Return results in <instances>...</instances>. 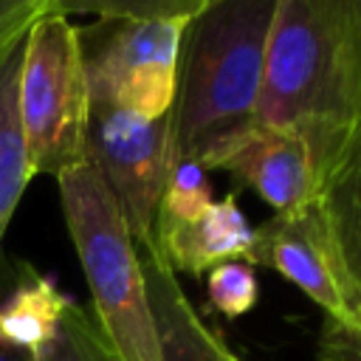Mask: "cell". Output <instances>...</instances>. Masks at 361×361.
Returning a JSON list of instances; mask_svg holds the SVG:
<instances>
[{"instance_id": "1", "label": "cell", "mask_w": 361, "mask_h": 361, "mask_svg": "<svg viewBox=\"0 0 361 361\" xmlns=\"http://www.w3.org/2000/svg\"><path fill=\"white\" fill-rule=\"evenodd\" d=\"M254 124L305 144L319 195L361 127V0H276Z\"/></svg>"}, {"instance_id": "2", "label": "cell", "mask_w": 361, "mask_h": 361, "mask_svg": "<svg viewBox=\"0 0 361 361\" xmlns=\"http://www.w3.org/2000/svg\"><path fill=\"white\" fill-rule=\"evenodd\" d=\"M276 0H206L189 20L169 110V161H197L254 124Z\"/></svg>"}, {"instance_id": "3", "label": "cell", "mask_w": 361, "mask_h": 361, "mask_svg": "<svg viewBox=\"0 0 361 361\" xmlns=\"http://www.w3.org/2000/svg\"><path fill=\"white\" fill-rule=\"evenodd\" d=\"M56 183L93 296V322L110 353L116 361H161L141 257L113 195L87 161L59 172Z\"/></svg>"}, {"instance_id": "4", "label": "cell", "mask_w": 361, "mask_h": 361, "mask_svg": "<svg viewBox=\"0 0 361 361\" xmlns=\"http://www.w3.org/2000/svg\"><path fill=\"white\" fill-rule=\"evenodd\" d=\"M20 118L31 172L59 175L85 161L90 93L76 25L59 11V0L25 37Z\"/></svg>"}, {"instance_id": "5", "label": "cell", "mask_w": 361, "mask_h": 361, "mask_svg": "<svg viewBox=\"0 0 361 361\" xmlns=\"http://www.w3.org/2000/svg\"><path fill=\"white\" fill-rule=\"evenodd\" d=\"M189 20H99L76 28L90 104L164 118L175 104Z\"/></svg>"}, {"instance_id": "6", "label": "cell", "mask_w": 361, "mask_h": 361, "mask_svg": "<svg viewBox=\"0 0 361 361\" xmlns=\"http://www.w3.org/2000/svg\"><path fill=\"white\" fill-rule=\"evenodd\" d=\"M169 116L141 118L116 107L90 104L85 161L113 195L133 243L155 254V220L169 172Z\"/></svg>"}, {"instance_id": "7", "label": "cell", "mask_w": 361, "mask_h": 361, "mask_svg": "<svg viewBox=\"0 0 361 361\" xmlns=\"http://www.w3.org/2000/svg\"><path fill=\"white\" fill-rule=\"evenodd\" d=\"M254 231L257 240L248 262L251 268H274L307 299H313L327 313V319H347V296L355 285L344 271L341 254L316 197L302 206L276 212Z\"/></svg>"}, {"instance_id": "8", "label": "cell", "mask_w": 361, "mask_h": 361, "mask_svg": "<svg viewBox=\"0 0 361 361\" xmlns=\"http://www.w3.org/2000/svg\"><path fill=\"white\" fill-rule=\"evenodd\" d=\"M197 164L203 169L231 172L243 186H251L276 212L302 206L316 197V178L307 149L288 133L251 124L209 147Z\"/></svg>"}, {"instance_id": "9", "label": "cell", "mask_w": 361, "mask_h": 361, "mask_svg": "<svg viewBox=\"0 0 361 361\" xmlns=\"http://www.w3.org/2000/svg\"><path fill=\"white\" fill-rule=\"evenodd\" d=\"M254 240L257 231L237 206L234 192L214 200L195 223L155 228L158 254L172 271L189 276H200L223 262H251Z\"/></svg>"}, {"instance_id": "10", "label": "cell", "mask_w": 361, "mask_h": 361, "mask_svg": "<svg viewBox=\"0 0 361 361\" xmlns=\"http://www.w3.org/2000/svg\"><path fill=\"white\" fill-rule=\"evenodd\" d=\"M138 257L161 361H240L217 338V333L203 324L192 302L183 296L180 282L166 259L158 251H144Z\"/></svg>"}, {"instance_id": "11", "label": "cell", "mask_w": 361, "mask_h": 361, "mask_svg": "<svg viewBox=\"0 0 361 361\" xmlns=\"http://www.w3.org/2000/svg\"><path fill=\"white\" fill-rule=\"evenodd\" d=\"M28 31L31 28L0 45V240L28 180L34 178L20 118V68Z\"/></svg>"}, {"instance_id": "12", "label": "cell", "mask_w": 361, "mask_h": 361, "mask_svg": "<svg viewBox=\"0 0 361 361\" xmlns=\"http://www.w3.org/2000/svg\"><path fill=\"white\" fill-rule=\"evenodd\" d=\"M71 305L73 299L62 293L51 276L23 265L8 296L0 302V341L37 355L51 341Z\"/></svg>"}, {"instance_id": "13", "label": "cell", "mask_w": 361, "mask_h": 361, "mask_svg": "<svg viewBox=\"0 0 361 361\" xmlns=\"http://www.w3.org/2000/svg\"><path fill=\"white\" fill-rule=\"evenodd\" d=\"M344 271L361 288V127L316 195Z\"/></svg>"}, {"instance_id": "14", "label": "cell", "mask_w": 361, "mask_h": 361, "mask_svg": "<svg viewBox=\"0 0 361 361\" xmlns=\"http://www.w3.org/2000/svg\"><path fill=\"white\" fill-rule=\"evenodd\" d=\"M212 203L214 200H212V186L206 180V169L197 161H186V158L169 161L155 228L195 223L197 217H203V212Z\"/></svg>"}, {"instance_id": "15", "label": "cell", "mask_w": 361, "mask_h": 361, "mask_svg": "<svg viewBox=\"0 0 361 361\" xmlns=\"http://www.w3.org/2000/svg\"><path fill=\"white\" fill-rule=\"evenodd\" d=\"M34 361H116L96 322L76 302L62 313L51 341L34 355Z\"/></svg>"}, {"instance_id": "16", "label": "cell", "mask_w": 361, "mask_h": 361, "mask_svg": "<svg viewBox=\"0 0 361 361\" xmlns=\"http://www.w3.org/2000/svg\"><path fill=\"white\" fill-rule=\"evenodd\" d=\"M206 288L214 310H220L226 319L245 316L259 296V282L248 262H223L212 268L206 276Z\"/></svg>"}, {"instance_id": "17", "label": "cell", "mask_w": 361, "mask_h": 361, "mask_svg": "<svg viewBox=\"0 0 361 361\" xmlns=\"http://www.w3.org/2000/svg\"><path fill=\"white\" fill-rule=\"evenodd\" d=\"M206 0H135V3H59L62 14L93 11L99 20H192Z\"/></svg>"}, {"instance_id": "18", "label": "cell", "mask_w": 361, "mask_h": 361, "mask_svg": "<svg viewBox=\"0 0 361 361\" xmlns=\"http://www.w3.org/2000/svg\"><path fill=\"white\" fill-rule=\"evenodd\" d=\"M316 361H361V288L347 296V319H324Z\"/></svg>"}, {"instance_id": "19", "label": "cell", "mask_w": 361, "mask_h": 361, "mask_svg": "<svg viewBox=\"0 0 361 361\" xmlns=\"http://www.w3.org/2000/svg\"><path fill=\"white\" fill-rule=\"evenodd\" d=\"M51 6L54 0H0V45L31 28Z\"/></svg>"}, {"instance_id": "20", "label": "cell", "mask_w": 361, "mask_h": 361, "mask_svg": "<svg viewBox=\"0 0 361 361\" xmlns=\"http://www.w3.org/2000/svg\"><path fill=\"white\" fill-rule=\"evenodd\" d=\"M0 361H34V355L25 353V350H17V347H8V344L0 341Z\"/></svg>"}]
</instances>
